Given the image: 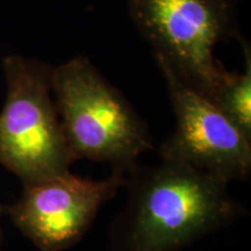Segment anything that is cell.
<instances>
[{
    "instance_id": "obj_1",
    "label": "cell",
    "mask_w": 251,
    "mask_h": 251,
    "mask_svg": "<svg viewBox=\"0 0 251 251\" xmlns=\"http://www.w3.org/2000/svg\"><path fill=\"white\" fill-rule=\"evenodd\" d=\"M228 185L180 163H139L126 174L108 251H181L227 228L247 212Z\"/></svg>"
},
{
    "instance_id": "obj_2",
    "label": "cell",
    "mask_w": 251,
    "mask_h": 251,
    "mask_svg": "<svg viewBox=\"0 0 251 251\" xmlns=\"http://www.w3.org/2000/svg\"><path fill=\"white\" fill-rule=\"evenodd\" d=\"M51 92L77 161L107 163L126 175L153 149L143 119L85 56L52 68Z\"/></svg>"
},
{
    "instance_id": "obj_3",
    "label": "cell",
    "mask_w": 251,
    "mask_h": 251,
    "mask_svg": "<svg viewBox=\"0 0 251 251\" xmlns=\"http://www.w3.org/2000/svg\"><path fill=\"white\" fill-rule=\"evenodd\" d=\"M2 70L7 92L0 111V165L23 185L70 172L77 159L52 97V67L9 55Z\"/></svg>"
},
{
    "instance_id": "obj_4",
    "label": "cell",
    "mask_w": 251,
    "mask_h": 251,
    "mask_svg": "<svg viewBox=\"0 0 251 251\" xmlns=\"http://www.w3.org/2000/svg\"><path fill=\"white\" fill-rule=\"evenodd\" d=\"M135 26L181 83L208 100L228 71L214 57L235 34L231 0H128Z\"/></svg>"
},
{
    "instance_id": "obj_5",
    "label": "cell",
    "mask_w": 251,
    "mask_h": 251,
    "mask_svg": "<svg viewBox=\"0 0 251 251\" xmlns=\"http://www.w3.org/2000/svg\"><path fill=\"white\" fill-rule=\"evenodd\" d=\"M126 175L93 180L70 172L24 185L6 215L41 251H64L83 240L106 202L125 186Z\"/></svg>"
},
{
    "instance_id": "obj_6",
    "label": "cell",
    "mask_w": 251,
    "mask_h": 251,
    "mask_svg": "<svg viewBox=\"0 0 251 251\" xmlns=\"http://www.w3.org/2000/svg\"><path fill=\"white\" fill-rule=\"evenodd\" d=\"M168 85L177 127L158 149L161 161L180 163L231 183L251 174V141L203 97L156 59Z\"/></svg>"
},
{
    "instance_id": "obj_7",
    "label": "cell",
    "mask_w": 251,
    "mask_h": 251,
    "mask_svg": "<svg viewBox=\"0 0 251 251\" xmlns=\"http://www.w3.org/2000/svg\"><path fill=\"white\" fill-rule=\"evenodd\" d=\"M243 74L227 72L208 99L248 140L251 141V52L243 41Z\"/></svg>"
},
{
    "instance_id": "obj_8",
    "label": "cell",
    "mask_w": 251,
    "mask_h": 251,
    "mask_svg": "<svg viewBox=\"0 0 251 251\" xmlns=\"http://www.w3.org/2000/svg\"><path fill=\"white\" fill-rule=\"evenodd\" d=\"M6 209H7V206H5L4 203L0 202V247H1L2 243V228H1V219L2 216L6 215Z\"/></svg>"
}]
</instances>
